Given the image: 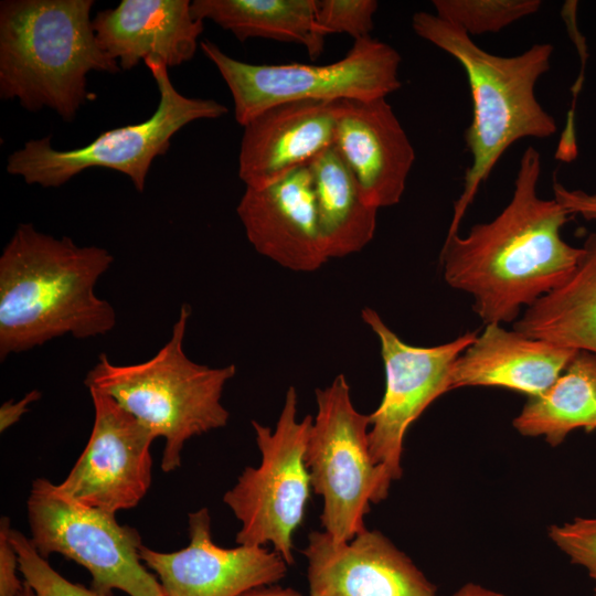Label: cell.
Returning a JSON list of instances; mask_svg holds the SVG:
<instances>
[{
  "mask_svg": "<svg viewBox=\"0 0 596 596\" xmlns=\"http://www.w3.org/2000/svg\"><path fill=\"white\" fill-rule=\"evenodd\" d=\"M316 402L305 461L311 486L322 498L323 531L334 542H348L365 530L370 504L387 497L392 481L371 456V415L354 407L345 376L339 374L317 389Z\"/></svg>",
  "mask_w": 596,
  "mask_h": 596,
  "instance_id": "obj_8",
  "label": "cell"
},
{
  "mask_svg": "<svg viewBox=\"0 0 596 596\" xmlns=\"http://www.w3.org/2000/svg\"><path fill=\"white\" fill-rule=\"evenodd\" d=\"M189 544L175 552H158L143 544L140 560L157 576L166 596H241L280 581L287 562L274 550L216 545L206 508L188 515Z\"/></svg>",
  "mask_w": 596,
  "mask_h": 596,
  "instance_id": "obj_13",
  "label": "cell"
},
{
  "mask_svg": "<svg viewBox=\"0 0 596 596\" xmlns=\"http://www.w3.org/2000/svg\"><path fill=\"white\" fill-rule=\"evenodd\" d=\"M549 535L572 563L587 571L594 581L596 596V520L577 518L562 525H553Z\"/></svg>",
  "mask_w": 596,
  "mask_h": 596,
  "instance_id": "obj_27",
  "label": "cell"
},
{
  "mask_svg": "<svg viewBox=\"0 0 596 596\" xmlns=\"http://www.w3.org/2000/svg\"><path fill=\"white\" fill-rule=\"evenodd\" d=\"M308 167L329 259L360 252L374 236L379 210L364 200L353 173L333 146Z\"/></svg>",
  "mask_w": 596,
  "mask_h": 596,
  "instance_id": "obj_21",
  "label": "cell"
},
{
  "mask_svg": "<svg viewBox=\"0 0 596 596\" xmlns=\"http://www.w3.org/2000/svg\"><path fill=\"white\" fill-rule=\"evenodd\" d=\"M571 276L528 307L514 330L596 355V232Z\"/></svg>",
  "mask_w": 596,
  "mask_h": 596,
  "instance_id": "obj_20",
  "label": "cell"
},
{
  "mask_svg": "<svg viewBox=\"0 0 596 596\" xmlns=\"http://www.w3.org/2000/svg\"><path fill=\"white\" fill-rule=\"evenodd\" d=\"M113 260L105 248L20 224L0 257V359L64 334L109 332L116 313L95 285Z\"/></svg>",
  "mask_w": 596,
  "mask_h": 596,
  "instance_id": "obj_2",
  "label": "cell"
},
{
  "mask_svg": "<svg viewBox=\"0 0 596 596\" xmlns=\"http://www.w3.org/2000/svg\"><path fill=\"white\" fill-rule=\"evenodd\" d=\"M541 170L540 152L528 147L501 213L445 240L440 251L445 281L472 297L486 324L513 321L522 307L562 285L583 254L561 236L571 214L557 200L539 196Z\"/></svg>",
  "mask_w": 596,
  "mask_h": 596,
  "instance_id": "obj_1",
  "label": "cell"
},
{
  "mask_svg": "<svg viewBox=\"0 0 596 596\" xmlns=\"http://www.w3.org/2000/svg\"><path fill=\"white\" fill-rule=\"evenodd\" d=\"M160 99L146 120L109 129L92 142L75 149L57 150L51 137L31 139L8 158L7 171L28 184L57 188L89 168H106L129 177L137 191L145 190L153 160L170 148L171 138L185 125L200 119H217L228 109L214 99L190 98L177 91L168 67L146 60Z\"/></svg>",
  "mask_w": 596,
  "mask_h": 596,
  "instance_id": "obj_6",
  "label": "cell"
},
{
  "mask_svg": "<svg viewBox=\"0 0 596 596\" xmlns=\"http://www.w3.org/2000/svg\"><path fill=\"white\" fill-rule=\"evenodd\" d=\"M554 199L571 214L581 215L586 220L596 221V191L587 193L582 190H570L554 182Z\"/></svg>",
  "mask_w": 596,
  "mask_h": 596,
  "instance_id": "obj_29",
  "label": "cell"
},
{
  "mask_svg": "<svg viewBox=\"0 0 596 596\" xmlns=\"http://www.w3.org/2000/svg\"><path fill=\"white\" fill-rule=\"evenodd\" d=\"M304 554L309 596H436L422 571L377 530L339 543L312 531Z\"/></svg>",
  "mask_w": 596,
  "mask_h": 596,
  "instance_id": "obj_14",
  "label": "cell"
},
{
  "mask_svg": "<svg viewBox=\"0 0 596 596\" xmlns=\"http://www.w3.org/2000/svg\"><path fill=\"white\" fill-rule=\"evenodd\" d=\"M190 316L191 307L182 305L170 339L149 360L118 365L102 353L84 380L87 389L107 394L156 438H164V472L180 467L190 438L224 427L230 417L221 398L236 366L211 368L188 358L183 341Z\"/></svg>",
  "mask_w": 596,
  "mask_h": 596,
  "instance_id": "obj_5",
  "label": "cell"
},
{
  "mask_svg": "<svg viewBox=\"0 0 596 596\" xmlns=\"http://www.w3.org/2000/svg\"><path fill=\"white\" fill-rule=\"evenodd\" d=\"M41 397V392L34 390L17 402L8 401L0 407V432L3 433L9 427L18 423L29 411V405Z\"/></svg>",
  "mask_w": 596,
  "mask_h": 596,
  "instance_id": "obj_30",
  "label": "cell"
},
{
  "mask_svg": "<svg viewBox=\"0 0 596 596\" xmlns=\"http://www.w3.org/2000/svg\"><path fill=\"white\" fill-rule=\"evenodd\" d=\"M10 520L0 521V596H20L23 581L18 577L19 558L11 540Z\"/></svg>",
  "mask_w": 596,
  "mask_h": 596,
  "instance_id": "obj_28",
  "label": "cell"
},
{
  "mask_svg": "<svg viewBox=\"0 0 596 596\" xmlns=\"http://www.w3.org/2000/svg\"><path fill=\"white\" fill-rule=\"evenodd\" d=\"M204 55L225 81L243 127L266 109L296 100H372L386 98L402 82L400 53L372 36L354 41L341 60L326 65L251 64L224 53L209 40Z\"/></svg>",
  "mask_w": 596,
  "mask_h": 596,
  "instance_id": "obj_7",
  "label": "cell"
},
{
  "mask_svg": "<svg viewBox=\"0 0 596 596\" xmlns=\"http://www.w3.org/2000/svg\"><path fill=\"white\" fill-rule=\"evenodd\" d=\"M255 251L294 272H315L328 259L309 167L262 189L246 188L236 207Z\"/></svg>",
  "mask_w": 596,
  "mask_h": 596,
  "instance_id": "obj_15",
  "label": "cell"
},
{
  "mask_svg": "<svg viewBox=\"0 0 596 596\" xmlns=\"http://www.w3.org/2000/svg\"><path fill=\"white\" fill-rule=\"evenodd\" d=\"M241 596H304L292 588H283L278 586H263L251 589Z\"/></svg>",
  "mask_w": 596,
  "mask_h": 596,
  "instance_id": "obj_31",
  "label": "cell"
},
{
  "mask_svg": "<svg viewBox=\"0 0 596 596\" xmlns=\"http://www.w3.org/2000/svg\"><path fill=\"white\" fill-rule=\"evenodd\" d=\"M594 519L596 520V517Z\"/></svg>",
  "mask_w": 596,
  "mask_h": 596,
  "instance_id": "obj_34",
  "label": "cell"
},
{
  "mask_svg": "<svg viewBox=\"0 0 596 596\" xmlns=\"http://www.w3.org/2000/svg\"><path fill=\"white\" fill-rule=\"evenodd\" d=\"M435 14L469 36L496 33L536 13L540 0H433Z\"/></svg>",
  "mask_w": 596,
  "mask_h": 596,
  "instance_id": "obj_24",
  "label": "cell"
},
{
  "mask_svg": "<svg viewBox=\"0 0 596 596\" xmlns=\"http://www.w3.org/2000/svg\"><path fill=\"white\" fill-rule=\"evenodd\" d=\"M412 28L461 65L472 99V118L465 132L471 163L454 204L448 240L458 234L481 184L509 147L524 138L544 139L555 134L554 117L535 96V85L549 71L554 47L536 43L513 56L491 54L459 28L426 11L413 14Z\"/></svg>",
  "mask_w": 596,
  "mask_h": 596,
  "instance_id": "obj_3",
  "label": "cell"
},
{
  "mask_svg": "<svg viewBox=\"0 0 596 596\" xmlns=\"http://www.w3.org/2000/svg\"><path fill=\"white\" fill-rule=\"evenodd\" d=\"M375 0H316L315 33L324 42L330 34L345 33L354 41L371 36Z\"/></svg>",
  "mask_w": 596,
  "mask_h": 596,
  "instance_id": "obj_25",
  "label": "cell"
},
{
  "mask_svg": "<svg viewBox=\"0 0 596 596\" xmlns=\"http://www.w3.org/2000/svg\"><path fill=\"white\" fill-rule=\"evenodd\" d=\"M333 147L371 206L401 201L415 150L386 98L344 100Z\"/></svg>",
  "mask_w": 596,
  "mask_h": 596,
  "instance_id": "obj_17",
  "label": "cell"
},
{
  "mask_svg": "<svg viewBox=\"0 0 596 596\" xmlns=\"http://www.w3.org/2000/svg\"><path fill=\"white\" fill-rule=\"evenodd\" d=\"M297 415L298 395L290 386L274 429L252 421L260 462L246 467L223 497L241 523L236 544L270 543L288 565L294 563L292 535L304 519L311 486L305 454L312 417Z\"/></svg>",
  "mask_w": 596,
  "mask_h": 596,
  "instance_id": "obj_9",
  "label": "cell"
},
{
  "mask_svg": "<svg viewBox=\"0 0 596 596\" xmlns=\"http://www.w3.org/2000/svg\"><path fill=\"white\" fill-rule=\"evenodd\" d=\"M343 102L284 103L246 124L238 156V175L246 188L268 187L332 147Z\"/></svg>",
  "mask_w": 596,
  "mask_h": 596,
  "instance_id": "obj_16",
  "label": "cell"
},
{
  "mask_svg": "<svg viewBox=\"0 0 596 596\" xmlns=\"http://www.w3.org/2000/svg\"><path fill=\"white\" fill-rule=\"evenodd\" d=\"M578 351L486 324L457 358L450 373V389L496 386L531 396L545 391Z\"/></svg>",
  "mask_w": 596,
  "mask_h": 596,
  "instance_id": "obj_19",
  "label": "cell"
},
{
  "mask_svg": "<svg viewBox=\"0 0 596 596\" xmlns=\"http://www.w3.org/2000/svg\"><path fill=\"white\" fill-rule=\"evenodd\" d=\"M524 436L561 444L578 428L596 429V355L578 351L560 376L541 394L529 397L513 419Z\"/></svg>",
  "mask_w": 596,
  "mask_h": 596,
  "instance_id": "obj_22",
  "label": "cell"
},
{
  "mask_svg": "<svg viewBox=\"0 0 596 596\" xmlns=\"http://www.w3.org/2000/svg\"><path fill=\"white\" fill-rule=\"evenodd\" d=\"M453 596H508L489 589L476 583H468L459 588Z\"/></svg>",
  "mask_w": 596,
  "mask_h": 596,
  "instance_id": "obj_32",
  "label": "cell"
},
{
  "mask_svg": "<svg viewBox=\"0 0 596 596\" xmlns=\"http://www.w3.org/2000/svg\"><path fill=\"white\" fill-rule=\"evenodd\" d=\"M94 424L86 447L58 488L78 502L116 513L135 508L151 485L156 437L110 396L89 387Z\"/></svg>",
  "mask_w": 596,
  "mask_h": 596,
  "instance_id": "obj_12",
  "label": "cell"
},
{
  "mask_svg": "<svg viewBox=\"0 0 596 596\" xmlns=\"http://www.w3.org/2000/svg\"><path fill=\"white\" fill-rule=\"evenodd\" d=\"M30 541L43 557L61 554L87 570L91 588L110 596H166L139 556V532L115 513L78 502L45 478H36L26 501Z\"/></svg>",
  "mask_w": 596,
  "mask_h": 596,
  "instance_id": "obj_10",
  "label": "cell"
},
{
  "mask_svg": "<svg viewBox=\"0 0 596 596\" xmlns=\"http://www.w3.org/2000/svg\"><path fill=\"white\" fill-rule=\"evenodd\" d=\"M20 596H38L36 593L33 590V588L23 581V587L20 593Z\"/></svg>",
  "mask_w": 596,
  "mask_h": 596,
  "instance_id": "obj_33",
  "label": "cell"
},
{
  "mask_svg": "<svg viewBox=\"0 0 596 596\" xmlns=\"http://www.w3.org/2000/svg\"><path fill=\"white\" fill-rule=\"evenodd\" d=\"M361 318L379 339L385 372L383 398L370 414L369 446L374 462L393 481L402 476L408 427L436 398L451 390L453 365L478 332H466L434 347H416L404 342L374 309L363 308Z\"/></svg>",
  "mask_w": 596,
  "mask_h": 596,
  "instance_id": "obj_11",
  "label": "cell"
},
{
  "mask_svg": "<svg viewBox=\"0 0 596 596\" xmlns=\"http://www.w3.org/2000/svg\"><path fill=\"white\" fill-rule=\"evenodd\" d=\"M203 22L192 15L189 0H121L97 12L93 28L102 49L127 71L149 58L167 67L190 61Z\"/></svg>",
  "mask_w": 596,
  "mask_h": 596,
  "instance_id": "obj_18",
  "label": "cell"
},
{
  "mask_svg": "<svg viewBox=\"0 0 596 596\" xmlns=\"http://www.w3.org/2000/svg\"><path fill=\"white\" fill-rule=\"evenodd\" d=\"M94 0L0 2V97L72 121L92 96L87 74L118 73L91 20Z\"/></svg>",
  "mask_w": 596,
  "mask_h": 596,
  "instance_id": "obj_4",
  "label": "cell"
},
{
  "mask_svg": "<svg viewBox=\"0 0 596 596\" xmlns=\"http://www.w3.org/2000/svg\"><path fill=\"white\" fill-rule=\"evenodd\" d=\"M316 0H194L192 15L211 20L241 42L263 38L298 43L316 60L324 42L315 33Z\"/></svg>",
  "mask_w": 596,
  "mask_h": 596,
  "instance_id": "obj_23",
  "label": "cell"
},
{
  "mask_svg": "<svg viewBox=\"0 0 596 596\" xmlns=\"http://www.w3.org/2000/svg\"><path fill=\"white\" fill-rule=\"evenodd\" d=\"M11 540L18 553L19 570L23 581L38 596H105L63 577L38 553L30 539L20 531L12 529Z\"/></svg>",
  "mask_w": 596,
  "mask_h": 596,
  "instance_id": "obj_26",
  "label": "cell"
}]
</instances>
